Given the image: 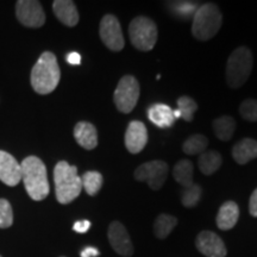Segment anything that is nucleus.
Segmentation results:
<instances>
[{"label":"nucleus","instance_id":"dca6fc26","mask_svg":"<svg viewBox=\"0 0 257 257\" xmlns=\"http://www.w3.org/2000/svg\"><path fill=\"white\" fill-rule=\"evenodd\" d=\"M74 137L83 149L92 150L98 146V133L93 124L88 121H79L74 127Z\"/></svg>","mask_w":257,"mask_h":257},{"label":"nucleus","instance_id":"ddd939ff","mask_svg":"<svg viewBox=\"0 0 257 257\" xmlns=\"http://www.w3.org/2000/svg\"><path fill=\"white\" fill-rule=\"evenodd\" d=\"M125 147L131 154H138L148 143V131L146 125L140 120H133L125 133Z\"/></svg>","mask_w":257,"mask_h":257},{"label":"nucleus","instance_id":"f03ea898","mask_svg":"<svg viewBox=\"0 0 257 257\" xmlns=\"http://www.w3.org/2000/svg\"><path fill=\"white\" fill-rule=\"evenodd\" d=\"M22 180L25 189L32 200H44L49 194V181H48L47 168L41 159L29 156L21 165Z\"/></svg>","mask_w":257,"mask_h":257},{"label":"nucleus","instance_id":"72a5a7b5","mask_svg":"<svg viewBox=\"0 0 257 257\" xmlns=\"http://www.w3.org/2000/svg\"><path fill=\"white\" fill-rule=\"evenodd\" d=\"M100 255V252H99L98 249L93 248V246H87V248H85L80 253V256L81 257H96Z\"/></svg>","mask_w":257,"mask_h":257},{"label":"nucleus","instance_id":"a878e982","mask_svg":"<svg viewBox=\"0 0 257 257\" xmlns=\"http://www.w3.org/2000/svg\"><path fill=\"white\" fill-rule=\"evenodd\" d=\"M81 182L82 188H85L86 193L93 197V195H95L96 193L100 191L104 179H102V175L99 172L91 170V172H86L81 176Z\"/></svg>","mask_w":257,"mask_h":257},{"label":"nucleus","instance_id":"f257e3e1","mask_svg":"<svg viewBox=\"0 0 257 257\" xmlns=\"http://www.w3.org/2000/svg\"><path fill=\"white\" fill-rule=\"evenodd\" d=\"M61 72L56 56L44 51L31 70V86L38 94H49L60 82Z\"/></svg>","mask_w":257,"mask_h":257},{"label":"nucleus","instance_id":"2eb2a0df","mask_svg":"<svg viewBox=\"0 0 257 257\" xmlns=\"http://www.w3.org/2000/svg\"><path fill=\"white\" fill-rule=\"evenodd\" d=\"M53 10L56 18L67 27L73 28L79 23V12L72 0H55Z\"/></svg>","mask_w":257,"mask_h":257},{"label":"nucleus","instance_id":"2f4dec72","mask_svg":"<svg viewBox=\"0 0 257 257\" xmlns=\"http://www.w3.org/2000/svg\"><path fill=\"white\" fill-rule=\"evenodd\" d=\"M249 212L252 217H257V188L252 192L249 200Z\"/></svg>","mask_w":257,"mask_h":257},{"label":"nucleus","instance_id":"473e14b6","mask_svg":"<svg viewBox=\"0 0 257 257\" xmlns=\"http://www.w3.org/2000/svg\"><path fill=\"white\" fill-rule=\"evenodd\" d=\"M67 62L69 64H73V66H78V64L81 63V56L76 51H73V53H69L67 55Z\"/></svg>","mask_w":257,"mask_h":257},{"label":"nucleus","instance_id":"5701e85b","mask_svg":"<svg viewBox=\"0 0 257 257\" xmlns=\"http://www.w3.org/2000/svg\"><path fill=\"white\" fill-rule=\"evenodd\" d=\"M198 110V104L191 96L184 95L178 99V108L174 110L175 119L184 118L186 121H192L194 118V113Z\"/></svg>","mask_w":257,"mask_h":257},{"label":"nucleus","instance_id":"f8f14e48","mask_svg":"<svg viewBox=\"0 0 257 257\" xmlns=\"http://www.w3.org/2000/svg\"><path fill=\"white\" fill-rule=\"evenodd\" d=\"M195 245L206 257H225L227 253L223 240L212 231H202L199 233L195 239Z\"/></svg>","mask_w":257,"mask_h":257},{"label":"nucleus","instance_id":"a211bd4d","mask_svg":"<svg viewBox=\"0 0 257 257\" xmlns=\"http://www.w3.org/2000/svg\"><path fill=\"white\" fill-rule=\"evenodd\" d=\"M232 157L238 165H245L257 157V141L252 138H244L234 144Z\"/></svg>","mask_w":257,"mask_h":257},{"label":"nucleus","instance_id":"f3484780","mask_svg":"<svg viewBox=\"0 0 257 257\" xmlns=\"http://www.w3.org/2000/svg\"><path fill=\"white\" fill-rule=\"evenodd\" d=\"M148 118L161 128L173 126L175 123L174 112L168 105L165 104H154L148 108Z\"/></svg>","mask_w":257,"mask_h":257},{"label":"nucleus","instance_id":"9b49d317","mask_svg":"<svg viewBox=\"0 0 257 257\" xmlns=\"http://www.w3.org/2000/svg\"><path fill=\"white\" fill-rule=\"evenodd\" d=\"M108 240L112 249L121 256H131L134 253V245L126 229L119 221H112L108 227Z\"/></svg>","mask_w":257,"mask_h":257},{"label":"nucleus","instance_id":"4468645a","mask_svg":"<svg viewBox=\"0 0 257 257\" xmlns=\"http://www.w3.org/2000/svg\"><path fill=\"white\" fill-rule=\"evenodd\" d=\"M22 180L21 165L14 156L0 150V181L10 187H15Z\"/></svg>","mask_w":257,"mask_h":257},{"label":"nucleus","instance_id":"aec40b11","mask_svg":"<svg viewBox=\"0 0 257 257\" xmlns=\"http://www.w3.org/2000/svg\"><path fill=\"white\" fill-rule=\"evenodd\" d=\"M221 162V155L216 150H208V152H204L200 154V157L198 160V166L200 172L204 175H212L220 168Z\"/></svg>","mask_w":257,"mask_h":257},{"label":"nucleus","instance_id":"4be33fe9","mask_svg":"<svg viewBox=\"0 0 257 257\" xmlns=\"http://www.w3.org/2000/svg\"><path fill=\"white\" fill-rule=\"evenodd\" d=\"M193 174H194V169H193V163L189 160L179 161L173 170L175 181L184 188L193 185Z\"/></svg>","mask_w":257,"mask_h":257},{"label":"nucleus","instance_id":"9d476101","mask_svg":"<svg viewBox=\"0 0 257 257\" xmlns=\"http://www.w3.org/2000/svg\"><path fill=\"white\" fill-rule=\"evenodd\" d=\"M16 16L27 28H41L46 23V14L40 2L19 0L16 4Z\"/></svg>","mask_w":257,"mask_h":257},{"label":"nucleus","instance_id":"c756f323","mask_svg":"<svg viewBox=\"0 0 257 257\" xmlns=\"http://www.w3.org/2000/svg\"><path fill=\"white\" fill-rule=\"evenodd\" d=\"M173 11H175L176 15L181 16V17L189 18L193 15L194 16L195 11H197V5L194 3H187V2H178L173 3L172 4Z\"/></svg>","mask_w":257,"mask_h":257},{"label":"nucleus","instance_id":"6ab92c4d","mask_svg":"<svg viewBox=\"0 0 257 257\" xmlns=\"http://www.w3.org/2000/svg\"><path fill=\"white\" fill-rule=\"evenodd\" d=\"M239 218L238 205L234 201H226L221 205L217 214V226L220 230H230Z\"/></svg>","mask_w":257,"mask_h":257},{"label":"nucleus","instance_id":"20e7f679","mask_svg":"<svg viewBox=\"0 0 257 257\" xmlns=\"http://www.w3.org/2000/svg\"><path fill=\"white\" fill-rule=\"evenodd\" d=\"M223 17L217 5L208 3L197 9L193 16L192 34L198 41H208L219 31Z\"/></svg>","mask_w":257,"mask_h":257},{"label":"nucleus","instance_id":"393cba45","mask_svg":"<svg viewBox=\"0 0 257 257\" xmlns=\"http://www.w3.org/2000/svg\"><path fill=\"white\" fill-rule=\"evenodd\" d=\"M208 146V140L204 135L195 134L186 140V142L182 146V150L187 155H199L206 150Z\"/></svg>","mask_w":257,"mask_h":257},{"label":"nucleus","instance_id":"f704fd0d","mask_svg":"<svg viewBox=\"0 0 257 257\" xmlns=\"http://www.w3.org/2000/svg\"><path fill=\"white\" fill-rule=\"evenodd\" d=\"M61 257H64V256H61Z\"/></svg>","mask_w":257,"mask_h":257},{"label":"nucleus","instance_id":"423d86ee","mask_svg":"<svg viewBox=\"0 0 257 257\" xmlns=\"http://www.w3.org/2000/svg\"><path fill=\"white\" fill-rule=\"evenodd\" d=\"M128 36L133 46L137 50H152L157 42V27L155 22L144 16L134 18L128 27Z\"/></svg>","mask_w":257,"mask_h":257},{"label":"nucleus","instance_id":"b1692460","mask_svg":"<svg viewBox=\"0 0 257 257\" xmlns=\"http://www.w3.org/2000/svg\"><path fill=\"white\" fill-rule=\"evenodd\" d=\"M178 224V219L170 214H160L154 223V232L155 236L160 239H165L169 236L170 232L174 230Z\"/></svg>","mask_w":257,"mask_h":257},{"label":"nucleus","instance_id":"7c9ffc66","mask_svg":"<svg viewBox=\"0 0 257 257\" xmlns=\"http://www.w3.org/2000/svg\"><path fill=\"white\" fill-rule=\"evenodd\" d=\"M89 227H91V223H89L88 220H80V221H76V223L74 224L73 230L76 231V232H79V233H85L89 230Z\"/></svg>","mask_w":257,"mask_h":257},{"label":"nucleus","instance_id":"7ed1b4c3","mask_svg":"<svg viewBox=\"0 0 257 257\" xmlns=\"http://www.w3.org/2000/svg\"><path fill=\"white\" fill-rule=\"evenodd\" d=\"M56 199L60 204L67 205L79 197L82 191L81 176L78 175L75 166L67 161H60L54 169Z\"/></svg>","mask_w":257,"mask_h":257},{"label":"nucleus","instance_id":"0eeeda50","mask_svg":"<svg viewBox=\"0 0 257 257\" xmlns=\"http://www.w3.org/2000/svg\"><path fill=\"white\" fill-rule=\"evenodd\" d=\"M140 83L133 75H125L119 80L113 94V101L117 110L121 113H130L136 107L140 99Z\"/></svg>","mask_w":257,"mask_h":257},{"label":"nucleus","instance_id":"412c9836","mask_svg":"<svg viewBox=\"0 0 257 257\" xmlns=\"http://www.w3.org/2000/svg\"><path fill=\"white\" fill-rule=\"evenodd\" d=\"M214 134L218 137V140L227 142L233 136L234 128H236V121L230 115H223V117L217 118L212 123Z\"/></svg>","mask_w":257,"mask_h":257},{"label":"nucleus","instance_id":"6e6552de","mask_svg":"<svg viewBox=\"0 0 257 257\" xmlns=\"http://www.w3.org/2000/svg\"><path fill=\"white\" fill-rule=\"evenodd\" d=\"M168 165L163 161H149L135 170V179L137 181L147 182L150 188L157 191L165 184L167 175H168Z\"/></svg>","mask_w":257,"mask_h":257},{"label":"nucleus","instance_id":"bb28decb","mask_svg":"<svg viewBox=\"0 0 257 257\" xmlns=\"http://www.w3.org/2000/svg\"><path fill=\"white\" fill-rule=\"evenodd\" d=\"M201 187L197 184H193L188 187H185L181 192V202L185 207H194L201 198Z\"/></svg>","mask_w":257,"mask_h":257},{"label":"nucleus","instance_id":"cd10ccee","mask_svg":"<svg viewBox=\"0 0 257 257\" xmlns=\"http://www.w3.org/2000/svg\"><path fill=\"white\" fill-rule=\"evenodd\" d=\"M14 223V212L6 199H0V229H8Z\"/></svg>","mask_w":257,"mask_h":257},{"label":"nucleus","instance_id":"c9c22d12","mask_svg":"<svg viewBox=\"0 0 257 257\" xmlns=\"http://www.w3.org/2000/svg\"><path fill=\"white\" fill-rule=\"evenodd\" d=\"M0 257H2V256H0Z\"/></svg>","mask_w":257,"mask_h":257},{"label":"nucleus","instance_id":"39448f33","mask_svg":"<svg viewBox=\"0 0 257 257\" xmlns=\"http://www.w3.org/2000/svg\"><path fill=\"white\" fill-rule=\"evenodd\" d=\"M252 64V54L246 47H239L231 53L226 63V82L230 88L237 89L248 81Z\"/></svg>","mask_w":257,"mask_h":257},{"label":"nucleus","instance_id":"c85d7f7f","mask_svg":"<svg viewBox=\"0 0 257 257\" xmlns=\"http://www.w3.org/2000/svg\"><path fill=\"white\" fill-rule=\"evenodd\" d=\"M239 113L243 119L248 121H257V100L246 99L239 106Z\"/></svg>","mask_w":257,"mask_h":257},{"label":"nucleus","instance_id":"1a4fd4ad","mask_svg":"<svg viewBox=\"0 0 257 257\" xmlns=\"http://www.w3.org/2000/svg\"><path fill=\"white\" fill-rule=\"evenodd\" d=\"M99 34L102 43L112 51H120L124 48V36L120 24L113 15H106L102 17L99 28Z\"/></svg>","mask_w":257,"mask_h":257}]
</instances>
